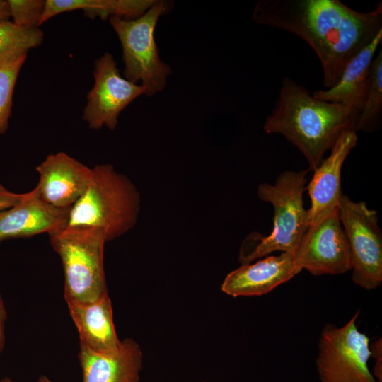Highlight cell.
<instances>
[{
	"mask_svg": "<svg viewBox=\"0 0 382 382\" xmlns=\"http://www.w3.org/2000/svg\"><path fill=\"white\" fill-rule=\"evenodd\" d=\"M302 270L289 253L270 255L253 264H244L225 277L221 290L233 296H256L267 294L289 281Z\"/></svg>",
	"mask_w": 382,
	"mask_h": 382,
	"instance_id": "cell-14",
	"label": "cell"
},
{
	"mask_svg": "<svg viewBox=\"0 0 382 382\" xmlns=\"http://www.w3.org/2000/svg\"><path fill=\"white\" fill-rule=\"evenodd\" d=\"M309 170L285 171L273 185H259V198L274 207L273 227L267 236H253L255 245L241 248L239 259L243 265L275 251L295 255L308 228L303 196Z\"/></svg>",
	"mask_w": 382,
	"mask_h": 382,
	"instance_id": "cell-4",
	"label": "cell"
},
{
	"mask_svg": "<svg viewBox=\"0 0 382 382\" xmlns=\"http://www.w3.org/2000/svg\"><path fill=\"white\" fill-rule=\"evenodd\" d=\"M371 357L376 360L373 369V376L378 381L382 382V340L378 338L372 344H369Z\"/></svg>",
	"mask_w": 382,
	"mask_h": 382,
	"instance_id": "cell-24",
	"label": "cell"
},
{
	"mask_svg": "<svg viewBox=\"0 0 382 382\" xmlns=\"http://www.w3.org/2000/svg\"><path fill=\"white\" fill-rule=\"evenodd\" d=\"M27 55L0 65V134L8 128L14 87Z\"/></svg>",
	"mask_w": 382,
	"mask_h": 382,
	"instance_id": "cell-21",
	"label": "cell"
},
{
	"mask_svg": "<svg viewBox=\"0 0 382 382\" xmlns=\"http://www.w3.org/2000/svg\"><path fill=\"white\" fill-rule=\"evenodd\" d=\"M93 76L94 85L87 94L83 118L92 129L105 126L114 130L120 112L135 98L145 94L146 88L122 76L108 52L96 61Z\"/></svg>",
	"mask_w": 382,
	"mask_h": 382,
	"instance_id": "cell-9",
	"label": "cell"
},
{
	"mask_svg": "<svg viewBox=\"0 0 382 382\" xmlns=\"http://www.w3.org/2000/svg\"><path fill=\"white\" fill-rule=\"evenodd\" d=\"M70 316L78 331L80 346L97 352L117 349V337L111 299L108 293L92 302H66Z\"/></svg>",
	"mask_w": 382,
	"mask_h": 382,
	"instance_id": "cell-16",
	"label": "cell"
},
{
	"mask_svg": "<svg viewBox=\"0 0 382 382\" xmlns=\"http://www.w3.org/2000/svg\"><path fill=\"white\" fill-rule=\"evenodd\" d=\"M382 112V50L374 57L369 83L361 110L357 131L372 132L378 127Z\"/></svg>",
	"mask_w": 382,
	"mask_h": 382,
	"instance_id": "cell-20",
	"label": "cell"
},
{
	"mask_svg": "<svg viewBox=\"0 0 382 382\" xmlns=\"http://www.w3.org/2000/svg\"><path fill=\"white\" fill-rule=\"evenodd\" d=\"M71 209L55 207L42 199L36 188L21 202L0 212V243L11 238L48 236L64 230Z\"/></svg>",
	"mask_w": 382,
	"mask_h": 382,
	"instance_id": "cell-13",
	"label": "cell"
},
{
	"mask_svg": "<svg viewBox=\"0 0 382 382\" xmlns=\"http://www.w3.org/2000/svg\"><path fill=\"white\" fill-rule=\"evenodd\" d=\"M82 382H139L143 352L132 338L122 340L115 350L97 352L80 346L78 354Z\"/></svg>",
	"mask_w": 382,
	"mask_h": 382,
	"instance_id": "cell-15",
	"label": "cell"
},
{
	"mask_svg": "<svg viewBox=\"0 0 382 382\" xmlns=\"http://www.w3.org/2000/svg\"><path fill=\"white\" fill-rule=\"evenodd\" d=\"M43 32L39 28H24L11 21L0 22V65L27 55L29 50L42 42Z\"/></svg>",
	"mask_w": 382,
	"mask_h": 382,
	"instance_id": "cell-18",
	"label": "cell"
},
{
	"mask_svg": "<svg viewBox=\"0 0 382 382\" xmlns=\"http://www.w3.org/2000/svg\"><path fill=\"white\" fill-rule=\"evenodd\" d=\"M358 137L354 130L341 134L330 149V154L323 158L313 170V175L306 187L311 200L307 209L308 226L316 224L338 209L342 195L341 170L351 151L357 146Z\"/></svg>",
	"mask_w": 382,
	"mask_h": 382,
	"instance_id": "cell-11",
	"label": "cell"
},
{
	"mask_svg": "<svg viewBox=\"0 0 382 382\" xmlns=\"http://www.w3.org/2000/svg\"><path fill=\"white\" fill-rule=\"evenodd\" d=\"M167 8L164 1H155L139 18H110L122 45L125 78L134 83L140 81L148 96L161 91L171 73L170 66L161 60L154 39L158 19Z\"/></svg>",
	"mask_w": 382,
	"mask_h": 382,
	"instance_id": "cell-6",
	"label": "cell"
},
{
	"mask_svg": "<svg viewBox=\"0 0 382 382\" xmlns=\"http://www.w3.org/2000/svg\"><path fill=\"white\" fill-rule=\"evenodd\" d=\"M359 114L347 105L314 98L306 88L286 76L263 129L268 134L284 136L313 170L342 132H357Z\"/></svg>",
	"mask_w": 382,
	"mask_h": 382,
	"instance_id": "cell-2",
	"label": "cell"
},
{
	"mask_svg": "<svg viewBox=\"0 0 382 382\" xmlns=\"http://www.w3.org/2000/svg\"><path fill=\"white\" fill-rule=\"evenodd\" d=\"M35 169L39 196L60 209H71L79 200L92 173V168L62 151L48 155Z\"/></svg>",
	"mask_w": 382,
	"mask_h": 382,
	"instance_id": "cell-12",
	"label": "cell"
},
{
	"mask_svg": "<svg viewBox=\"0 0 382 382\" xmlns=\"http://www.w3.org/2000/svg\"><path fill=\"white\" fill-rule=\"evenodd\" d=\"M11 18L10 8L7 1L0 0V22Z\"/></svg>",
	"mask_w": 382,
	"mask_h": 382,
	"instance_id": "cell-26",
	"label": "cell"
},
{
	"mask_svg": "<svg viewBox=\"0 0 382 382\" xmlns=\"http://www.w3.org/2000/svg\"><path fill=\"white\" fill-rule=\"evenodd\" d=\"M153 0H72L74 10H82L91 18L106 19L115 16L125 19L137 18L154 4Z\"/></svg>",
	"mask_w": 382,
	"mask_h": 382,
	"instance_id": "cell-19",
	"label": "cell"
},
{
	"mask_svg": "<svg viewBox=\"0 0 382 382\" xmlns=\"http://www.w3.org/2000/svg\"><path fill=\"white\" fill-rule=\"evenodd\" d=\"M0 382H13V381L9 377H4L0 379ZM37 382H52V381L45 375H41L38 378Z\"/></svg>",
	"mask_w": 382,
	"mask_h": 382,
	"instance_id": "cell-27",
	"label": "cell"
},
{
	"mask_svg": "<svg viewBox=\"0 0 382 382\" xmlns=\"http://www.w3.org/2000/svg\"><path fill=\"white\" fill-rule=\"evenodd\" d=\"M381 42L382 30L347 63L332 87L316 90L312 93L313 96L347 105L361 112L369 87L371 64Z\"/></svg>",
	"mask_w": 382,
	"mask_h": 382,
	"instance_id": "cell-17",
	"label": "cell"
},
{
	"mask_svg": "<svg viewBox=\"0 0 382 382\" xmlns=\"http://www.w3.org/2000/svg\"><path fill=\"white\" fill-rule=\"evenodd\" d=\"M140 203L139 192L129 179L110 164L97 165L70 209L66 228H96L103 232L107 241L113 240L135 226Z\"/></svg>",
	"mask_w": 382,
	"mask_h": 382,
	"instance_id": "cell-3",
	"label": "cell"
},
{
	"mask_svg": "<svg viewBox=\"0 0 382 382\" xmlns=\"http://www.w3.org/2000/svg\"><path fill=\"white\" fill-rule=\"evenodd\" d=\"M294 257L302 270L315 276L341 274L352 270L349 246L338 209L308 226Z\"/></svg>",
	"mask_w": 382,
	"mask_h": 382,
	"instance_id": "cell-10",
	"label": "cell"
},
{
	"mask_svg": "<svg viewBox=\"0 0 382 382\" xmlns=\"http://www.w3.org/2000/svg\"><path fill=\"white\" fill-rule=\"evenodd\" d=\"M26 195L27 192H12L0 183V212L21 202L25 197Z\"/></svg>",
	"mask_w": 382,
	"mask_h": 382,
	"instance_id": "cell-23",
	"label": "cell"
},
{
	"mask_svg": "<svg viewBox=\"0 0 382 382\" xmlns=\"http://www.w3.org/2000/svg\"><path fill=\"white\" fill-rule=\"evenodd\" d=\"M359 311L341 327L323 328L316 366L320 382H378L369 369V338L357 325Z\"/></svg>",
	"mask_w": 382,
	"mask_h": 382,
	"instance_id": "cell-7",
	"label": "cell"
},
{
	"mask_svg": "<svg viewBox=\"0 0 382 382\" xmlns=\"http://www.w3.org/2000/svg\"><path fill=\"white\" fill-rule=\"evenodd\" d=\"M202 382H208V381H202Z\"/></svg>",
	"mask_w": 382,
	"mask_h": 382,
	"instance_id": "cell-28",
	"label": "cell"
},
{
	"mask_svg": "<svg viewBox=\"0 0 382 382\" xmlns=\"http://www.w3.org/2000/svg\"><path fill=\"white\" fill-rule=\"evenodd\" d=\"M8 318V313L6 304L0 293V355L2 353L6 341V323Z\"/></svg>",
	"mask_w": 382,
	"mask_h": 382,
	"instance_id": "cell-25",
	"label": "cell"
},
{
	"mask_svg": "<svg viewBox=\"0 0 382 382\" xmlns=\"http://www.w3.org/2000/svg\"><path fill=\"white\" fill-rule=\"evenodd\" d=\"M12 22L24 28H36L41 25L45 7L42 0H8Z\"/></svg>",
	"mask_w": 382,
	"mask_h": 382,
	"instance_id": "cell-22",
	"label": "cell"
},
{
	"mask_svg": "<svg viewBox=\"0 0 382 382\" xmlns=\"http://www.w3.org/2000/svg\"><path fill=\"white\" fill-rule=\"evenodd\" d=\"M253 21L296 35L315 52L326 89L347 63L382 30V2L368 12L339 0H260Z\"/></svg>",
	"mask_w": 382,
	"mask_h": 382,
	"instance_id": "cell-1",
	"label": "cell"
},
{
	"mask_svg": "<svg viewBox=\"0 0 382 382\" xmlns=\"http://www.w3.org/2000/svg\"><path fill=\"white\" fill-rule=\"evenodd\" d=\"M338 212L351 253L352 280L364 289H375L382 283V234L377 212L343 194Z\"/></svg>",
	"mask_w": 382,
	"mask_h": 382,
	"instance_id": "cell-8",
	"label": "cell"
},
{
	"mask_svg": "<svg viewBox=\"0 0 382 382\" xmlns=\"http://www.w3.org/2000/svg\"><path fill=\"white\" fill-rule=\"evenodd\" d=\"M61 259L66 302H92L108 293L103 254V232L90 228H66L49 235Z\"/></svg>",
	"mask_w": 382,
	"mask_h": 382,
	"instance_id": "cell-5",
	"label": "cell"
}]
</instances>
